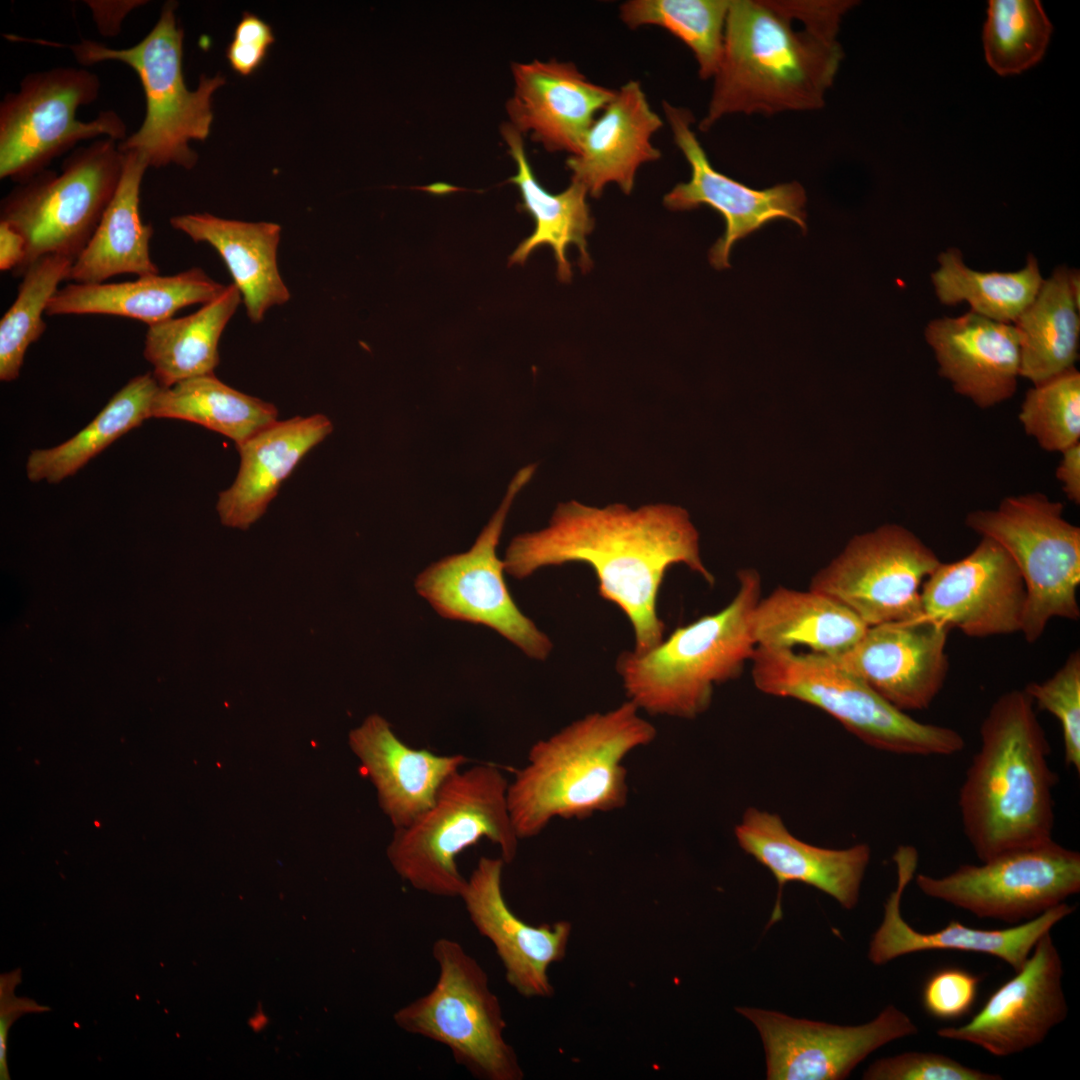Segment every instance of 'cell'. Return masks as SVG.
Returning a JSON list of instances; mask_svg holds the SVG:
<instances>
[{
  "label": "cell",
  "mask_w": 1080,
  "mask_h": 1080,
  "mask_svg": "<svg viewBox=\"0 0 1080 1080\" xmlns=\"http://www.w3.org/2000/svg\"><path fill=\"white\" fill-rule=\"evenodd\" d=\"M571 562L594 570L600 597L629 620L636 653L664 639L658 596L671 566L684 564L710 586L715 584L700 556L699 533L689 513L671 504L630 509L619 503L602 508L560 503L548 526L515 536L503 559L505 572L516 579Z\"/></svg>",
  "instance_id": "obj_1"
},
{
  "label": "cell",
  "mask_w": 1080,
  "mask_h": 1080,
  "mask_svg": "<svg viewBox=\"0 0 1080 1080\" xmlns=\"http://www.w3.org/2000/svg\"><path fill=\"white\" fill-rule=\"evenodd\" d=\"M854 0H729L722 55L702 132L732 114L771 116L824 106L844 52Z\"/></svg>",
  "instance_id": "obj_2"
},
{
  "label": "cell",
  "mask_w": 1080,
  "mask_h": 1080,
  "mask_svg": "<svg viewBox=\"0 0 1080 1080\" xmlns=\"http://www.w3.org/2000/svg\"><path fill=\"white\" fill-rule=\"evenodd\" d=\"M1024 689L999 696L959 790L964 834L980 861L1053 839L1050 745Z\"/></svg>",
  "instance_id": "obj_3"
},
{
  "label": "cell",
  "mask_w": 1080,
  "mask_h": 1080,
  "mask_svg": "<svg viewBox=\"0 0 1080 1080\" xmlns=\"http://www.w3.org/2000/svg\"><path fill=\"white\" fill-rule=\"evenodd\" d=\"M631 701L591 713L537 741L508 784L519 839L540 834L554 818L586 819L622 808L628 797L624 758L657 735Z\"/></svg>",
  "instance_id": "obj_4"
},
{
  "label": "cell",
  "mask_w": 1080,
  "mask_h": 1080,
  "mask_svg": "<svg viewBox=\"0 0 1080 1080\" xmlns=\"http://www.w3.org/2000/svg\"><path fill=\"white\" fill-rule=\"evenodd\" d=\"M738 589L720 611L676 628L645 653L616 660L628 700L651 715L695 719L710 707L714 686L737 679L756 650L752 618L761 598L757 570L737 573Z\"/></svg>",
  "instance_id": "obj_5"
},
{
  "label": "cell",
  "mask_w": 1080,
  "mask_h": 1080,
  "mask_svg": "<svg viewBox=\"0 0 1080 1080\" xmlns=\"http://www.w3.org/2000/svg\"><path fill=\"white\" fill-rule=\"evenodd\" d=\"M176 8V2H166L152 29L128 48H111L89 39L66 45L28 39L69 48L82 65L117 61L137 74L145 95V117L134 133L119 142V148L139 155L148 168L195 166L198 155L189 143L208 137L214 119L213 95L226 82L222 74L202 75L196 89L187 87L182 66L184 31Z\"/></svg>",
  "instance_id": "obj_6"
},
{
  "label": "cell",
  "mask_w": 1080,
  "mask_h": 1080,
  "mask_svg": "<svg viewBox=\"0 0 1080 1080\" xmlns=\"http://www.w3.org/2000/svg\"><path fill=\"white\" fill-rule=\"evenodd\" d=\"M508 780L493 764L459 769L440 788L432 806L414 822L395 829L388 858L414 889L440 897H460L467 878L457 858L488 839L510 863L519 837L507 802Z\"/></svg>",
  "instance_id": "obj_7"
},
{
  "label": "cell",
  "mask_w": 1080,
  "mask_h": 1080,
  "mask_svg": "<svg viewBox=\"0 0 1080 1080\" xmlns=\"http://www.w3.org/2000/svg\"><path fill=\"white\" fill-rule=\"evenodd\" d=\"M755 687L817 707L866 745L900 755L950 756L965 747L956 730L915 720L833 658L814 652L756 647Z\"/></svg>",
  "instance_id": "obj_8"
},
{
  "label": "cell",
  "mask_w": 1080,
  "mask_h": 1080,
  "mask_svg": "<svg viewBox=\"0 0 1080 1080\" xmlns=\"http://www.w3.org/2000/svg\"><path fill=\"white\" fill-rule=\"evenodd\" d=\"M125 164L119 141L103 137L76 147L60 173L46 169L18 183L0 204V221L26 241V257L13 271L22 277L39 258L75 259L85 249L112 200Z\"/></svg>",
  "instance_id": "obj_9"
},
{
  "label": "cell",
  "mask_w": 1080,
  "mask_h": 1080,
  "mask_svg": "<svg viewBox=\"0 0 1080 1080\" xmlns=\"http://www.w3.org/2000/svg\"><path fill=\"white\" fill-rule=\"evenodd\" d=\"M438 966L433 988L401 1008L403 1030L446 1046L454 1061L482 1080H520L523 1072L505 1039L506 1022L487 972L456 940L432 946Z\"/></svg>",
  "instance_id": "obj_10"
},
{
  "label": "cell",
  "mask_w": 1080,
  "mask_h": 1080,
  "mask_svg": "<svg viewBox=\"0 0 1080 1080\" xmlns=\"http://www.w3.org/2000/svg\"><path fill=\"white\" fill-rule=\"evenodd\" d=\"M1063 504L1042 493L1004 498L996 509L967 514L968 528L998 543L1016 565L1026 589L1021 632L1036 642L1053 618L1078 620L1080 528Z\"/></svg>",
  "instance_id": "obj_11"
},
{
  "label": "cell",
  "mask_w": 1080,
  "mask_h": 1080,
  "mask_svg": "<svg viewBox=\"0 0 1080 1080\" xmlns=\"http://www.w3.org/2000/svg\"><path fill=\"white\" fill-rule=\"evenodd\" d=\"M101 82L85 68L60 66L25 75L0 103V178L22 183L48 169L57 157L85 140H124L127 126L114 110L77 118L94 102Z\"/></svg>",
  "instance_id": "obj_12"
},
{
  "label": "cell",
  "mask_w": 1080,
  "mask_h": 1080,
  "mask_svg": "<svg viewBox=\"0 0 1080 1080\" xmlns=\"http://www.w3.org/2000/svg\"><path fill=\"white\" fill-rule=\"evenodd\" d=\"M534 472V464L520 469L473 546L432 563L417 575L414 587L441 617L486 626L527 657L544 661L552 641L516 605L505 582L503 560L497 556L510 507Z\"/></svg>",
  "instance_id": "obj_13"
},
{
  "label": "cell",
  "mask_w": 1080,
  "mask_h": 1080,
  "mask_svg": "<svg viewBox=\"0 0 1080 1080\" xmlns=\"http://www.w3.org/2000/svg\"><path fill=\"white\" fill-rule=\"evenodd\" d=\"M926 896L978 918L1017 924L1066 902L1080 891V853L1054 839L998 854L981 864H963L934 877L918 874Z\"/></svg>",
  "instance_id": "obj_14"
},
{
  "label": "cell",
  "mask_w": 1080,
  "mask_h": 1080,
  "mask_svg": "<svg viewBox=\"0 0 1080 1080\" xmlns=\"http://www.w3.org/2000/svg\"><path fill=\"white\" fill-rule=\"evenodd\" d=\"M940 562L913 532L887 524L853 537L809 589L842 603L867 626L915 620L922 586Z\"/></svg>",
  "instance_id": "obj_15"
},
{
  "label": "cell",
  "mask_w": 1080,
  "mask_h": 1080,
  "mask_svg": "<svg viewBox=\"0 0 1080 1080\" xmlns=\"http://www.w3.org/2000/svg\"><path fill=\"white\" fill-rule=\"evenodd\" d=\"M665 117L674 142L691 169L689 181L678 183L664 196L665 207L687 211L702 205L718 212L725 231L709 250V261L718 270L729 268L733 245L778 219H787L806 231V193L796 181L765 189L751 188L717 171L692 130L689 109L663 101Z\"/></svg>",
  "instance_id": "obj_16"
},
{
  "label": "cell",
  "mask_w": 1080,
  "mask_h": 1080,
  "mask_svg": "<svg viewBox=\"0 0 1080 1080\" xmlns=\"http://www.w3.org/2000/svg\"><path fill=\"white\" fill-rule=\"evenodd\" d=\"M736 1010L760 1034L769 1080L845 1079L876 1049L918 1033L910 1017L893 1005L859 1026L797 1019L758 1008Z\"/></svg>",
  "instance_id": "obj_17"
},
{
  "label": "cell",
  "mask_w": 1080,
  "mask_h": 1080,
  "mask_svg": "<svg viewBox=\"0 0 1080 1080\" xmlns=\"http://www.w3.org/2000/svg\"><path fill=\"white\" fill-rule=\"evenodd\" d=\"M1026 605L1023 579L1007 552L981 537L965 557L940 562L921 591L920 618L970 637L1021 632Z\"/></svg>",
  "instance_id": "obj_18"
},
{
  "label": "cell",
  "mask_w": 1080,
  "mask_h": 1080,
  "mask_svg": "<svg viewBox=\"0 0 1080 1080\" xmlns=\"http://www.w3.org/2000/svg\"><path fill=\"white\" fill-rule=\"evenodd\" d=\"M1063 963L1050 932L1035 944L1024 965L999 986L969 1022L937 1035L967 1042L1004 1057L1040 1044L1068 1014Z\"/></svg>",
  "instance_id": "obj_19"
},
{
  "label": "cell",
  "mask_w": 1080,
  "mask_h": 1080,
  "mask_svg": "<svg viewBox=\"0 0 1080 1080\" xmlns=\"http://www.w3.org/2000/svg\"><path fill=\"white\" fill-rule=\"evenodd\" d=\"M948 631L924 618L869 626L850 650L833 659L899 710H924L948 674Z\"/></svg>",
  "instance_id": "obj_20"
},
{
  "label": "cell",
  "mask_w": 1080,
  "mask_h": 1080,
  "mask_svg": "<svg viewBox=\"0 0 1080 1080\" xmlns=\"http://www.w3.org/2000/svg\"><path fill=\"white\" fill-rule=\"evenodd\" d=\"M918 851L911 845H900L894 855L897 883L884 904L883 920L874 932L868 958L875 965L912 953L931 950H955L987 954L1018 971L1028 959L1037 941L1061 920L1074 912L1075 907L1064 902L1039 916L1005 929H977L952 920L934 932H920L902 917L901 899L915 876Z\"/></svg>",
  "instance_id": "obj_21"
},
{
  "label": "cell",
  "mask_w": 1080,
  "mask_h": 1080,
  "mask_svg": "<svg viewBox=\"0 0 1080 1080\" xmlns=\"http://www.w3.org/2000/svg\"><path fill=\"white\" fill-rule=\"evenodd\" d=\"M505 864L501 857H480L460 898L473 926L492 943L509 985L524 997H551L548 967L564 958L571 924L533 926L515 915L502 890Z\"/></svg>",
  "instance_id": "obj_22"
},
{
  "label": "cell",
  "mask_w": 1080,
  "mask_h": 1080,
  "mask_svg": "<svg viewBox=\"0 0 1080 1080\" xmlns=\"http://www.w3.org/2000/svg\"><path fill=\"white\" fill-rule=\"evenodd\" d=\"M514 92L506 110L510 124L550 152L578 153L597 114L616 90L589 81L572 62L513 63Z\"/></svg>",
  "instance_id": "obj_23"
},
{
  "label": "cell",
  "mask_w": 1080,
  "mask_h": 1080,
  "mask_svg": "<svg viewBox=\"0 0 1080 1080\" xmlns=\"http://www.w3.org/2000/svg\"><path fill=\"white\" fill-rule=\"evenodd\" d=\"M734 835L740 848L776 879L778 894L769 925L781 919L782 890L790 882L814 887L845 909L857 905L871 858L869 845L845 849L811 845L793 835L778 814L756 807L745 810Z\"/></svg>",
  "instance_id": "obj_24"
},
{
  "label": "cell",
  "mask_w": 1080,
  "mask_h": 1080,
  "mask_svg": "<svg viewBox=\"0 0 1080 1080\" xmlns=\"http://www.w3.org/2000/svg\"><path fill=\"white\" fill-rule=\"evenodd\" d=\"M924 335L939 374L979 408L993 407L1016 392L1020 351L1013 324L970 311L932 320Z\"/></svg>",
  "instance_id": "obj_25"
},
{
  "label": "cell",
  "mask_w": 1080,
  "mask_h": 1080,
  "mask_svg": "<svg viewBox=\"0 0 1080 1080\" xmlns=\"http://www.w3.org/2000/svg\"><path fill=\"white\" fill-rule=\"evenodd\" d=\"M349 746L395 829L407 827L429 809L445 781L468 761L463 754L440 755L410 747L378 714L350 731Z\"/></svg>",
  "instance_id": "obj_26"
},
{
  "label": "cell",
  "mask_w": 1080,
  "mask_h": 1080,
  "mask_svg": "<svg viewBox=\"0 0 1080 1080\" xmlns=\"http://www.w3.org/2000/svg\"><path fill=\"white\" fill-rule=\"evenodd\" d=\"M662 125L641 84L633 80L625 83L595 118L578 153L566 160L571 181L582 184L594 198H599L609 183L630 194L639 167L661 157L651 138Z\"/></svg>",
  "instance_id": "obj_27"
},
{
  "label": "cell",
  "mask_w": 1080,
  "mask_h": 1080,
  "mask_svg": "<svg viewBox=\"0 0 1080 1080\" xmlns=\"http://www.w3.org/2000/svg\"><path fill=\"white\" fill-rule=\"evenodd\" d=\"M332 431V422L325 415L296 416L277 420L237 444V476L217 501L221 522L248 529L265 513L299 462Z\"/></svg>",
  "instance_id": "obj_28"
},
{
  "label": "cell",
  "mask_w": 1080,
  "mask_h": 1080,
  "mask_svg": "<svg viewBox=\"0 0 1080 1080\" xmlns=\"http://www.w3.org/2000/svg\"><path fill=\"white\" fill-rule=\"evenodd\" d=\"M170 224L194 242L207 243L218 252L252 322H261L269 308L289 300L290 292L277 264L278 224L224 219L206 212L177 215Z\"/></svg>",
  "instance_id": "obj_29"
},
{
  "label": "cell",
  "mask_w": 1080,
  "mask_h": 1080,
  "mask_svg": "<svg viewBox=\"0 0 1080 1080\" xmlns=\"http://www.w3.org/2000/svg\"><path fill=\"white\" fill-rule=\"evenodd\" d=\"M225 288L197 267L175 275L141 276L126 282L72 283L58 289L46 315H112L150 326L174 317L186 306L214 300Z\"/></svg>",
  "instance_id": "obj_30"
},
{
  "label": "cell",
  "mask_w": 1080,
  "mask_h": 1080,
  "mask_svg": "<svg viewBox=\"0 0 1080 1080\" xmlns=\"http://www.w3.org/2000/svg\"><path fill=\"white\" fill-rule=\"evenodd\" d=\"M502 135L509 153L517 167L509 179L520 192L522 202L519 210L527 212L535 227L510 256V264H523L529 255L541 246H549L554 252L557 275L562 282L572 277L567 248L572 244L579 251V265L583 271L591 268L587 251V236L594 228V219L586 201V188L575 181L561 193L552 194L536 178L526 156L522 135L510 124L502 126Z\"/></svg>",
  "instance_id": "obj_31"
},
{
  "label": "cell",
  "mask_w": 1080,
  "mask_h": 1080,
  "mask_svg": "<svg viewBox=\"0 0 1080 1080\" xmlns=\"http://www.w3.org/2000/svg\"><path fill=\"white\" fill-rule=\"evenodd\" d=\"M867 626L852 610L828 595L778 586L760 598L752 618L757 647L791 649L837 658L865 634Z\"/></svg>",
  "instance_id": "obj_32"
},
{
  "label": "cell",
  "mask_w": 1080,
  "mask_h": 1080,
  "mask_svg": "<svg viewBox=\"0 0 1080 1080\" xmlns=\"http://www.w3.org/2000/svg\"><path fill=\"white\" fill-rule=\"evenodd\" d=\"M118 188L85 249L75 259L69 281L80 284L103 283L124 273L137 277L159 274L150 255L151 224L140 213V191L145 161L127 152Z\"/></svg>",
  "instance_id": "obj_33"
},
{
  "label": "cell",
  "mask_w": 1080,
  "mask_h": 1080,
  "mask_svg": "<svg viewBox=\"0 0 1080 1080\" xmlns=\"http://www.w3.org/2000/svg\"><path fill=\"white\" fill-rule=\"evenodd\" d=\"M1013 325L1019 338L1020 377L1036 385L1075 367L1080 318L1071 270L1061 266L1044 279Z\"/></svg>",
  "instance_id": "obj_34"
},
{
  "label": "cell",
  "mask_w": 1080,
  "mask_h": 1080,
  "mask_svg": "<svg viewBox=\"0 0 1080 1080\" xmlns=\"http://www.w3.org/2000/svg\"><path fill=\"white\" fill-rule=\"evenodd\" d=\"M241 299L234 284L226 285L198 311L148 326L143 355L160 387L214 373L220 360L219 340Z\"/></svg>",
  "instance_id": "obj_35"
},
{
  "label": "cell",
  "mask_w": 1080,
  "mask_h": 1080,
  "mask_svg": "<svg viewBox=\"0 0 1080 1080\" xmlns=\"http://www.w3.org/2000/svg\"><path fill=\"white\" fill-rule=\"evenodd\" d=\"M159 388L152 372L130 379L73 437L51 448L33 450L27 458V478L59 483L75 474L118 438L151 418Z\"/></svg>",
  "instance_id": "obj_36"
},
{
  "label": "cell",
  "mask_w": 1080,
  "mask_h": 1080,
  "mask_svg": "<svg viewBox=\"0 0 1080 1080\" xmlns=\"http://www.w3.org/2000/svg\"><path fill=\"white\" fill-rule=\"evenodd\" d=\"M151 417L188 421L222 434L239 444L277 421V408L242 393L214 373L160 387Z\"/></svg>",
  "instance_id": "obj_37"
},
{
  "label": "cell",
  "mask_w": 1080,
  "mask_h": 1080,
  "mask_svg": "<svg viewBox=\"0 0 1080 1080\" xmlns=\"http://www.w3.org/2000/svg\"><path fill=\"white\" fill-rule=\"evenodd\" d=\"M931 280L941 303L966 302L976 314L1013 324L1033 301L1044 279L1031 254L1020 270L981 272L968 267L958 249L949 248L939 254Z\"/></svg>",
  "instance_id": "obj_38"
},
{
  "label": "cell",
  "mask_w": 1080,
  "mask_h": 1080,
  "mask_svg": "<svg viewBox=\"0 0 1080 1080\" xmlns=\"http://www.w3.org/2000/svg\"><path fill=\"white\" fill-rule=\"evenodd\" d=\"M729 0H629L620 18L631 29L660 26L690 48L700 78H713L722 55Z\"/></svg>",
  "instance_id": "obj_39"
},
{
  "label": "cell",
  "mask_w": 1080,
  "mask_h": 1080,
  "mask_svg": "<svg viewBox=\"0 0 1080 1080\" xmlns=\"http://www.w3.org/2000/svg\"><path fill=\"white\" fill-rule=\"evenodd\" d=\"M72 258L51 254L31 264L18 286L17 296L0 321V380L17 379L29 346L45 332L43 320L50 300L68 280Z\"/></svg>",
  "instance_id": "obj_40"
},
{
  "label": "cell",
  "mask_w": 1080,
  "mask_h": 1080,
  "mask_svg": "<svg viewBox=\"0 0 1080 1080\" xmlns=\"http://www.w3.org/2000/svg\"><path fill=\"white\" fill-rule=\"evenodd\" d=\"M1052 24L1038 0H990L983 28L988 65L997 74H1020L1043 58Z\"/></svg>",
  "instance_id": "obj_41"
},
{
  "label": "cell",
  "mask_w": 1080,
  "mask_h": 1080,
  "mask_svg": "<svg viewBox=\"0 0 1080 1080\" xmlns=\"http://www.w3.org/2000/svg\"><path fill=\"white\" fill-rule=\"evenodd\" d=\"M1019 420L1027 435L1049 452L1080 442V374L1073 367L1026 392Z\"/></svg>",
  "instance_id": "obj_42"
},
{
  "label": "cell",
  "mask_w": 1080,
  "mask_h": 1080,
  "mask_svg": "<svg viewBox=\"0 0 1080 1080\" xmlns=\"http://www.w3.org/2000/svg\"><path fill=\"white\" fill-rule=\"evenodd\" d=\"M1024 691L1035 708L1052 714L1060 723L1067 767L1080 772V653L1069 654L1052 677L1031 682Z\"/></svg>",
  "instance_id": "obj_43"
},
{
  "label": "cell",
  "mask_w": 1080,
  "mask_h": 1080,
  "mask_svg": "<svg viewBox=\"0 0 1080 1080\" xmlns=\"http://www.w3.org/2000/svg\"><path fill=\"white\" fill-rule=\"evenodd\" d=\"M865 1080H1000L934 1052H904L873 1062L863 1073Z\"/></svg>",
  "instance_id": "obj_44"
},
{
  "label": "cell",
  "mask_w": 1080,
  "mask_h": 1080,
  "mask_svg": "<svg viewBox=\"0 0 1080 1080\" xmlns=\"http://www.w3.org/2000/svg\"><path fill=\"white\" fill-rule=\"evenodd\" d=\"M979 983L980 978L967 970L957 967L940 969L923 986V1008L939 1020L959 1019L972 1009Z\"/></svg>",
  "instance_id": "obj_45"
},
{
  "label": "cell",
  "mask_w": 1080,
  "mask_h": 1080,
  "mask_svg": "<svg viewBox=\"0 0 1080 1080\" xmlns=\"http://www.w3.org/2000/svg\"><path fill=\"white\" fill-rule=\"evenodd\" d=\"M275 38L272 28L258 16L244 12L226 49L230 67L242 76L260 67Z\"/></svg>",
  "instance_id": "obj_46"
},
{
  "label": "cell",
  "mask_w": 1080,
  "mask_h": 1080,
  "mask_svg": "<svg viewBox=\"0 0 1080 1080\" xmlns=\"http://www.w3.org/2000/svg\"><path fill=\"white\" fill-rule=\"evenodd\" d=\"M20 981L19 970L1 975L0 981V1078L10 1079L6 1062V1044L8 1030L12 1023L23 1013L48 1010L27 998H16L14 986Z\"/></svg>",
  "instance_id": "obj_47"
},
{
  "label": "cell",
  "mask_w": 1080,
  "mask_h": 1080,
  "mask_svg": "<svg viewBox=\"0 0 1080 1080\" xmlns=\"http://www.w3.org/2000/svg\"><path fill=\"white\" fill-rule=\"evenodd\" d=\"M1056 468V477L1066 497L1080 503V442L1064 450Z\"/></svg>",
  "instance_id": "obj_48"
},
{
  "label": "cell",
  "mask_w": 1080,
  "mask_h": 1080,
  "mask_svg": "<svg viewBox=\"0 0 1080 1080\" xmlns=\"http://www.w3.org/2000/svg\"><path fill=\"white\" fill-rule=\"evenodd\" d=\"M26 257L24 237L9 223L0 221V270L14 271Z\"/></svg>",
  "instance_id": "obj_49"
},
{
  "label": "cell",
  "mask_w": 1080,
  "mask_h": 1080,
  "mask_svg": "<svg viewBox=\"0 0 1080 1080\" xmlns=\"http://www.w3.org/2000/svg\"><path fill=\"white\" fill-rule=\"evenodd\" d=\"M256 1022L258 1023L257 1028H261L263 1026V1023H265V1018L262 1015L258 1016L257 1018H254V1020L252 1021V1024H254Z\"/></svg>",
  "instance_id": "obj_50"
}]
</instances>
